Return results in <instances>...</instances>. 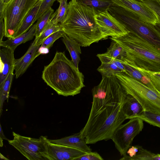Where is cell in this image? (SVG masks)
<instances>
[{"instance_id":"cell-1","label":"cell","mask_w":160,"mask_h":160,"mask_svg":"<svg viewBox=\"0 0 160 160\" xmlns=\"http://www.w3.org/2000/svg\"><path fill=\"white\" fill-rule=\"evenodd\" d=\"M92 92L91 111L81 130L87 144L111 139L116 129L126 119L122 107L127 94L115 75L102 76Z\"/></svg>"},{"instance_id":"cell-2","label":"cell","mask_w":160,"mask_h":160,"mask_svg":"<svg viewBox=\"0 0 160 160\" xmlns=\"http://www.w3.org/2000/svg\"><path fill=\"white\" fill-rule=\"evenodd\" d=\"M68 4L67 16L59 23L66 34L83 47L108 38L96 21L97 11L94 8L77 0H71Z\"/></svg>"},{"instance_id":"cell-3","label":"cell","mask_w":160,"mask_h":160,"mask_svg":"<svg viewBox=\"0 0 160 160\" xmlns=\"http://www.w3.org/2000/svg\"><path fill=\"white\" fill-rule=\"evenodd\" d=\"M42 78L58 95L64 96L77 95L85 86L83 74L64 52H56L51 62L44 66Z\"/></svg>"},{"instance_id":"cell-4","label":"cell","mask_w":160,"mask_h":160,"mask_svg":"<svg viewBox=\"0 0 160 160\" xmlns=\"http://www.w3.org/2000/svg\"><path fill=\"white\" fill-rule=\"evenodd\" d=\"M119 43L125 52L124 58L146 70L160 72V49L136 34L110 38Z\"/></svg>"},{"instance_id":"cell-5","label":"cell","mask_w":160,"mask_h":160,"mask_svg":"<svg viewBox=\"0 0 160 160\" xmlns=\"http://www.w3.org/2000/svg\"><path fill=\"white\" fill-rule=\"evenodd\" d=\"M110 14L125 27L160 49V28L141 19L135 13L114 4L108 9Z\"/></svg>"},{"instance_id":"cell-6","label":"cell","mask_w":160,"mask_h":160,"mask_svg":"<svg viewBox=\"0 0 160 160\" xmlns=\"http://www.w3.org/2000/svg\"><path fill=\"white\" fill-rule=\"evenodd\" d=\"M127 94L136 98L144 111L160 114V93L123 72L115 75Z\"/></svg>"},{"instance_id":"cell-7","label":"cell","mask_w":160,"mask_h":160,"mask_svg":"<svg viewBox=\"0 0 160 160\" xmlns=\"http://www.w3.org/2000/svg\"><path fill=\"white\" fill-rule=\"evenodd\" d=\"M39 0H11L0 3V17L4 22L5 37L13 38L23 20Z\"/></svg>"},{"instance_id":"cell-8","label":"cell","mask_w":160,"mask_h":160,"mask_svg":"<svg viewBox=\"0 0 160 160\" xmlns=\"http://www.w3.org/2000/svg\"><path fill=\"white\" fill-rule=\"evenodd\" d=\"M13 138L8 140L9 143L29 160H45L46 143L48 138L41 136L38 138H31L12 132Z\"/></svg>"},{"instance_id":"cell-9","label":"cell","mask_w":160,"mask_h":160,"mask_svg":"<svg viewBox=\"0 0 160 160\" xmlns=\"http://www.w3.org/2000/svg\"><path fill=\"white\" fill-rule=\"evenodd\" d=\"M143 122L139 118H132L127 123L120 125L114 131L111 139L121 156L126 154L133 139L142 130Z\"/></svg>"},{"instance_id":"cell-10","label":"cell","mask_w":160,"mask_h":160,"mask_svg":"<svg viewBox=\"0 0 160 160\" xmlns=\"http://www.w3.org/2000/svg\"><path fill=\"white\" fill-rule=\"evenodd\" d=\"M95 19L97 24L108 37H119L130 32L125 26L111 15L108 10L97 11Z\"/></svg>"},{"instance_id":"cell-11","label":"cell","mask_w":160,"mask_h":160,"mask_svg":"<svg viewBox=\"0 0 160 160\" xmlns=\"http://www.w3.org/2000/svg\"><path fill=\"white\" fill-rule=\"evenodd\" d=\"M115 4L133 12L144 21L157 25L159 20L156 13L137 0H111Z\"/></svg>"},{"instance_id":"cell-12","label":"cell","mask_w":160,"mask_h":160,"mask_svg":"<svg viewBox=\"0 0 160 160\" xmlns=\"http://www.w3.org/2000/svg\"><path fill=\"white\" fill-rule=\"evenodd\" d=\"M46 147V158L48 160H76L87 153L72 147L52 143L48 139Z\"/></svg>"},{"instance_id":"cell-13","label":"cell","mask_w":160,"mask_h":160,"mask_svg":"<svg viewBox=\"0 0 160 160\" xmlns=\"http://www.w3.org/2000/svg\"><path fill=\"white\" fill-rule=\"evenodd\" d=\"M97 56L101 62L97 70L102 76H110L121 72L126 73L122 60L112 58L105 53L98 54Z\"/></svg>"},{"instance_id":"cell-14","label":"cell","mask_w":160,"mask_h":160,"mask_svg":"<svg viewBox=\"0 0 160 160\" xmlns=\"http://www.w3.org/2000/svg\"><path fill=\"white\" fill-rule=\"evenodd\" d=\"M40 46L36 43L35 39L25 54L16 59L14 67L16 79L24 74L34 60L40 55L38 52Z\"/></svg>"},{"instance_id":"cell-15","label":"cell","mask_w":160,"mask_h":160,"mask_svg":"<svg viewBox=\"0 0 160 160\" xmlns=\"http://www.w3.org/2000/svg\"><path fill=\"white\" fill-rule=\"evenodd\" d=\"M12 50L3 47L0 50V84L6 79L9 73L13 72L16 61Z\"/></svg>"},{"instance_id":"cell-16","label":"cell","mask_w":160,"mask_h":160,"mask_svg":"<svg viewBox=\"0 0 160 160\" xmlns=\"http://www.w3.org/2000/svg\"><path fill=\"white\" fill-rule=\"evenodd\" d=\"M48 140L52 143L67 146L87 152L92 151L91 148L87 145L85 138L82 135L81 131L77 133L61 139H48Z\"/></svg>"},{"instance_id":"cell-17","label":"cell","mask_w":160,"mask_h":160,"mask_svg":"<svg viewBox=\"0 0 160 160\" xmlns=\"http://www.w3.org/2000/svg\"><path fill=\"white\" fill-rule=\"evenodd\" d=\"M36 24H34L26 33L13 38H8L5 41L0 42V46L9 48L14 51L19 45L33 39L35 36Z\"/></svg>"},{"instance_id":"cell-18","label":"cell","mask_w":160,"mask_h":160,"mask_svg":"<svg viewBox=\"0 0 160 160\" xmlns=\"http://www.w3.org/2000/svg\"><path fill=\"white\" fill-rule=\"evenodd\" d=\"M122 110L126 119L134 118L144 111L139 102L134 97L127 94L123 102Z\"/></svg>"},{"instance_id":"cell-19","label":"cell","mask_w":160,"mask_h":160,"mask_svg":"<svg viewBox=\"0 0 160 160\" xmlns=\"http://www.w3.org/2000/svg\"><path fill=\"white\" fill-rule=\"evenodd\" d=\"M122 62L126 70V74L156 90L150 80L137 68L135 64L124 57Z\"/></svg>"},{"instance_id":"cell-20","label":"cell","mask_w":160,"mask_h":160,"mask_svg":"<svg viewBox=\"0 0 160 160\" xmlns=\"http://www.w3.org/2000/svg\"><path fill=\"white\" fill-rule=\"evenodd\" d=\"M62 38V41L69 52L72 60L76 67L78 69V64L80 61V55L81 53V45L77 41L66 34Z\"/></svg>"},{"instance_id":"cell-21","label":"cell","mask_w":160,"mask_h":160,"mask_svg":"<svg viewBox=\"0 0 160 160\" xmlns=\"http://www.w3.org/2000/svg\"><path fill=\"white\" fill-rule=\"evenodd\" d=\"M42 1L39 0L37 3L30 10L26 16L17 31L14 38L23 34L30 28L34 23V21L39 11Z\"/></svg>"},{"instance_id":"cell-22","label":"cell","mask_w":160,"mask_h":160,"mask_svg":"<svg viewBox=\"0 0 160 160\" xmlns=\"http://www.w3.org/2000/svg\"><path fill=\"white\" fill-rule=\"evenodd\" d=\"M57 12V10L51 15L49 20L41 35L35 38L36 43L41 45L43 41L52 34L60 30H62L59 23H57L55 18Z\"/></svg>"},{"instance_id":"cell-23","label":"cell","mask_w":160,"mask_h":160,"mask_svg":"<svg viewBox=\"0 0 160 160\" xmlns=\"http://www.w3.org/2000/svg\"><path fill=\"white\" fill-rule=\"evenodd\" d=\"M120 160H160V154H155L139 146L138 151L134 156L129 157L126 154Z\"/></svg>"},{"instance_id":"cell-24","label":"cell","mask_w":160,"mask_h":160,"mask_svg":"<svg viewBox=\"0 0 160 160\" xmlns=\"http://www.w3.org/2000/svg\"><path fill=\"white\" fill-rule=\"evenodd\" d=\"M13 76V72L9 73L6 79L0 84V116L2 111V107L4 102H8L10 89Z\"/></svg>"},{"instance_id":"cell-25","label":"cell","mask_w":160,"mask_h":160,"mask_svg":"<svg viewBox=\"0 0 160 160\" xmlns=\"http://www.w3.org/2000/svg\"><path fill=\"white\" fill-rule=\"evenodd\" d=\"M65 34L63 30L57 31L48 37L43 42L39 48L38 52L40 54H46L54 42L59 38L62 37Z\"/></svg>"},{"instance_id":"cell-26","label":"cell","mask_w":160,"mask_h":160,"mask_svg":"<svg viewBox=\"0 0 160 160\" xmlns=\"http://www.w3.org/2000/svg\"><path fill=\"white\" fill-rule=\"evenodd\" d=\"M80 3L93 8L97 11L108 9L114 3L111 0H77Z\"/></svg>"},{"instance_id":"cell-27","label":"cell","mask_w":160,"mask_h":160,"mask_svg":"<svg viewBox=\"0 0 160 160\" xmlns=\"http://www.w3.org/2000/svg\"><path fill=\"white\" fill-rule=\"evenodd\" d=\"M111 40L110 47L105 53L109 56L119 60H122L125 55V52L122 47L117 41Z\"/></svg>"},{"instance_id":"cell-28","label":"cell","mask_w":160,"mask_h":160,"mask_svg":"<svg viewBox=\"0 0 160 160\" xmlns=\"http://www.w3.org/2000/svg\"><path fill=\"white\" fill-rule=\"evenodd\" d=\"M54 10L50 8L37 20L35 38H38L41 34L48 23L50 17L54 12Z\"/></svg>"},{"instance_id":"cell-29","label":"cell","mask_w":160,"mask_h":160,"mask_svg":"<svg viewBox=\"0 0 160 160\" xmlns=\"http://www.w3.org/2000/svg\"><path fill=\"white\" fill-rule=\"evenodd\" d=\"M138 118L143 121L160 128V114L151 112L143 111L136 116L135 118Z\"/></svg>"},{"instance_id":"cell-30","label":"cell","mask_w":160,"mask_h":160,"mask_svg":"<svg viewBox=\"0 0 160 160\" xmlns=\"http://www.w3.org/2000/svg\"><path fill=\"white\" fill-rule=\"evenodd\" d=\"M135 66L139 70L150 80L155 89L160 93V72L146 70Z\"/></svg>"},{"instance_id":"cell-31","label":"cell","mask_w":160,"mask_h":160,"mask_svg":"<svg viewBox=\"0 0 160 160\" xmlns=\"http://www.w3.org/2000/svg\"><path fill=\"white\" fill-rule=\"evenodd\" d=\"M59 3L57 12L55 18L56 22L60 23L62 22L67 15L68 10V0H57Z\"/></svg>"},{"instance_id":"cell-32","label":"cell","mask_w":160,"mask_h":160,"mask_svg":"<svg viewBox=\"0 0 160 160\" xmlns=\"http://www.w3.org/2000/svg\"><path fill=\"white\" fill-rule=\"evenodd\" d=\"M150 8L157 14L159 22L157 25L160 28V1L158 0H137Z\"/></svg>"},{"instance_id":"cell-33","label":"cell","mask_w":160,"mask_h":160,"mask_svg":"<svg viewBox=\"0 0 160 160\" xmlns=\"http://www.w3.org/2000/svg\"><path fill=\"white\" fill-rule=\"evenodd\" d=\"M57 0H43L40 6L34 22L37 21L45 12L51 8L54 2Z\"/></svg>"},{"instance_id":"cell-34","label":"cell","mask_w":160,"mask_h":160,"mask_svg":"<svg viewBox=\"0 0 160 160\" xmlns=\"http://www.w3.org/2000/svg\"><path fill=\"white\" fill-rule=\"evenodd\" d=\"M103 158L97 152L90 151L77 158L76 160H103Z\"/></svg>"},{"instance_id":"cell-35","label":"cell","mask_w":160,"mask_h":160,"mask_svg":"<svg viewBox=\"0 0 160 160\" xmlns=\"http://www.w3.org/2000/svg\"><path fill=\"white\" fill-rule=\"evenodd\" d=\"M5 30L4 20L2 17H0V42L2 41V39L5 36Z\"/></svg>"},{"instance_id":"cell-36","label":"cell","mask_w":160,"mask_h":160,"mask_svg":"<svg viewBox=\"0 0 160 160\" xmlns=\"http://www.w3.org/2000/svg\"><path fill=\"white\" fill-rule=\"evenodd\" d=\"M3 139H5L8 141L9 140L4 135L1 127V125L0 124V145L1 147H2L3 146V144L2 142Z\"/></svg>"},{"instance_id":"cell-37","label":"cell","mask_w":160,"mask_h":160,"mask_svg":"<svg viewBox=\"0 0 160 160\" xmlns=\"http://www.w3.org/2000/svg\"><path fill=\"white\" fill-rule=\"evenodd\" d=\"M11 0H0V3L5 4L9 2Z\"/></svg>"},{"instance_id":"cell-38","label":"cell","mask_w":160,"mask_h":160,"mask_svg":"<svg viewBox=\"0 0 160 160\" xmlns=\"http://www.w3.org/2000/svg\"><path fill=\"white\" fill-rule=\"evenodd\" d=\"M0 158L2 159H4L5 160H8V158H6L5 157H4L0 153Z\"/></svg>"},{"instance_id":"cell-39","label":"cell","mask_w":160,"mask_h":160,"mask_svg":"<svg viewBox=\"0 0 160 160\" xmlns=\"http://www.w3.org/2000/svg\"><path fill=\"white\" fill-rule=\"evenodd\" d=\"M40 0V1H43V0Z\"/></svg>"},{"instance_id":"cell-40","label":"cell","mask_w":160,"mask_h":160,"mask_svg":"<svg viewBox=\"0 0 160 160\" xmlns=\"http://www.w3.org/2000/svg\"><path fill=\"white\" fill-rule=\"evenodd\" d=\"M158 0L160 1V0Z\"/></svg>"}]
</instances>
